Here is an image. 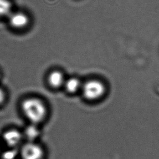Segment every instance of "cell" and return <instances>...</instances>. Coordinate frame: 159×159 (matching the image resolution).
Wrapping results in <instances>:
<instances>
[{"label":"cell","instance_id":"obj_1","mask_svg":"<svg viewBox=\"0 0 159 159\" xmlns=\"http://www.w3.org/2000/svg\"><path fill=\"white\" fill-rule=\"evenodd\" d=\"M20 110L30 123L39 125L46 118L48 108L42 100L35 97L23 99L20 104Z\"/></svg>","mask_w":159,"mask_h":159},{"label":"cell","instance_id":"obj_2","mask_svg":"<svg viewBox=\"0 0 159 159\" xmlns=\"http://www.w3.org/2000/svg\"><path fill=\"white\" fill-rule=\"evenodd\" d=\"M106 92L105 85L97 80H91L83 84L81 90L84 98L90 101H97L101 99Z\"/></svg>","mask_w":159,"mask_h":159},{"label":"cell","instance_id":"obj_3","mask_svg":"<svg viewBox=\"0 0 159 159\" xmlns=\"http://www.w3.org/2000/svg\"><path fill=\"white\" fill-rule=\"evenodd\" d=\"M4 148L19 149L25 142L22 131L14 127L4 129L0 135Z\"/></svg>","mask_w":159,"mask_h":159},{"label":"cell","instance_id":"obj_4","mask_svg":"<svg viewBox=\"0 0 159 159\" xmlns=\"http://www.w3.org/2000/svg\"><path fill=\"white\" fill-rule=\"evenodd\" d=\"M19 151L21 159H43L44 157L43 148L37 142H25Z\"/></svg>","mask_w":159,"mask_h":159},{"label":"cell","instance_id":"obj_5","mask_svg":"<svg viewBox=\"0 0 159 159\" xmlns=\"http://www.w3.org/2000/svg\"><path fill=\"white\" fill-rule=\"evenodd\" d=\"M9 22L11 27L16 29H22L27 26L29 18L27 15L21 12L11 13L9 15Z\"/></svg>","mask_w":159,"mask_h":159},{"label":"cell","instance_id":"obj_6","mask_svg":"<svg viewBox=\"0 0 159 159\" xmlns=\"http://www.w3.org/2000/svg\"><path fill=\"white\" fill-rule=\"evenodd\" d=\"M25 142H36L41 134L39 125L30 123L22 130Z\"/></svg>","mask_w":159,"mask_h":159},{"label":"cell","instance_id":"obj_7","mask_svg":"<svg viewBox=\"0 0 159 159\" xmlns=\"http://www.w3.org/2000/svg\"><path fill=\"white\" fill-rule=\"evenodd\" d=\"M65 81L64 76L60 71H52L48 77V83L52 88L54 89L64 87Z\"/></svg>","mask_w":159,"mask_h":159},{"label":"cell","instance_id":"obj_8","mask_svg":"<svg viewBox=\"0 0 159 159\" xmlns=\"http://www.w3.org/2000/svg\"><path fill=\"white\" fill-rule=\"evenodd\" d=\"M83 84L80 80L75 78H70L66 80L65 82L64 88L66 92L70 94H76L79 92H81Z\"/></svg>","mask_w":159,"mask_h":159},{"label":"cell","instance_id":"obj_9","mask_svg":"<svg viewBox=\"0 0 159 159\" xmlns=\"http://www.w3.org/2000/svg\"><path fill=\"white\" fill-rule=\"evenodd\" d=\"M19 157V149L4 148L0 154V159H16Z\"/></svg>","mask_w":159,"mask_h":159},{"label":"cell","instance_id":"obj_10","mask_svg":"<svg viewBox=\"0 0 159 159\" xmlns=\"http://www.w3.org/2000/svg\"><path fill=\"white\" fill-rule=\"evenodd\" d=\"M12 5L9 0H0V17H9L12 13Z\"/></svg>","mask_w":159,"mask_h":159},{"label":"cell","instance_id":"obj_11","mask_svg":"<svg viewBox=\"0 0 159 159\" xmlns=\"http://www.w3.org/2000/svg\"><path fill=\"white\" fill-rule=\"evenodd\" d=\"M8 100V94L6 89L0 85V109L6 105Z\"/></svg>","mask_w":159,"mask_h":159},{"label":"cell","instance_id":"obj_12","mask_svg":"<svg viewBox=\"0 0 159 159\" xmlns=\"http://www.w3.org/2000/svg\"><path fill=\"white\" fill-rule=\"evenodd\" d=\"M3 148H4V147L3 146L2 142H1V141L0 140V154L2 152V150L3 149Z\"/></svg>","mask_w":159,"mask_h":159},{"label":"cell","instance_id":"obj_13","mask_svg":"<svg viewBox=\"0 0 159 159\" xmlns=\"http://www.w3.org/2000/svg\"><path fill=\"white\" fill-rule=\"evenodd\" d=\"M1 74L0 73V80H1Z\"/></svg>","mask_w":159,"mask_h":159}]
</instances>
